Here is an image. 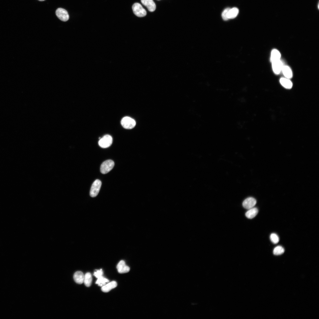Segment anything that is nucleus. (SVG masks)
<instances>
[{
    "mask_svg": "<svg viewBox=\"0 0 319 319\" xmlns=\"http://www.w3.org/2000/svg\"><path fill=\"white\" fill-rule=\"evenodd\" d=\"M141 2L150 12H153L155 10L156 6L153 0H141Z\"/></svg>",
    "mask_w": 319,
    "mask_h": 319,
    "instance_id": "nucleus-10",
    "label": "nucleus"
},
{
    "mask_svg": "<svg viewBox=\"0 0 319 319\" xmlns=\"http://www.w3.org/2000/svg\"><path fill=\"white\" fill-rule=\"evenodd\" d=\"M281 85L287 89H291L293 86V83L289 79L286 78H281L280 80Z\"/></svg>",
    "mask_w": 319,
    "mask_h": 319,
    "instance_id": "nucleus-15",
    "label": "nucleus"
},
{
    "mask_svg": "<svg viewBox=\"0 0 319 319\" xmlns=\"http://www.w3.org/2000/svg\"><path fill=\"white\" fill-rule=\"evenodd\" d=\"M284 248L281 246H278L274 248L273 251V254L275 255H279L284 253Z\"/></svg>",
    "mask_w": 319,
    "mask_h": 319,
    "instance_id": "nucleus-20",
    "label": "nucleus"
},
{
    "mask_svg": "<svg viewBox=\"0 0 319 319\" xmlns=\"http://www.w3.org/2000/svg\"><path fill=\"white\" fill-rule=\"evenodd\" d=\"M103 272L102 269L99 270H96L94 272L93 275L97 278L103 276Z\"/></svg>",
    "mask_w": 319,
    "mask_h": 319,
    "instance_id": "nucleus-23",
    "label": "nucleus"
},
{
    "mask_svg": "<svg viewBox=\"0 0 319 319\" xmlns=\"http://www.w3.org/2000/svg\"><path fill=\"white\" fill-rule=\"evenodd\" d=\"M121 124L122 127L127 129H131L135 126V121L131 118L126 117H124L122 120Z\"/></svg>",
    "mask_w": 319,
    "mask_h": 319,
    "instance_id": "nucleus-4",
    "label": "nucleus"
},
{
    "mask_svg": "<svg viewBox=\"0 0 319 319\" xmlns=\"http://www.w3.org/2000/svg\"><path fill=\"white\" fill-rule=\"evenodd\" d=\"M281 55L280 52L277 50L274 49L271 52L270 60L271 62L280 59Z\"/></svg>",
    "mask_w": 319,
    "mask_h": 319,
    "instance_id": "nucleus-18",
    "label": "nucleus"
},
{
    "mask_svg": "<svg viewBox=\"0 0 319 319\" xmlns=\"http://www.w3.org/2000/svg\"><path fill=\"white\" fill-rule=\"evenodd\" d=\"M256 203L257 201L255 199L252 197H249L243 201L242 205L245 209H250L253 208Z\"/></svg>",
    "mask_w": 319,
    "mask_h": 319,
    "instance_id": "nucleus-7",
    "label": "nucleus"
},
{
    "mask_svg": "<svg viewBox=\"0 0 319 319\" xmlns=\"http://www.w3.org/2000/svg\"><path fill=\"white\" fill-rule=\"evenodd\" d=\"M117 268L118 272L120 274L127 273L130 270V268L126 265L125 262L123 260H121L119 262Z\"/></svg>",
    "mask_w": 319,
    "mask_h": 319,
    "instance_id": "nucleus-9",
    "label": "nucleus"
},
{
    "mask_svg": "<svg viewBox=\"0 0 319 319\" xmlns=\"http://www.w3.org/2000/svg\"><path fill=\"white\" fill-rule=\"evenodd\" d=\"M113 138L112 136L109 135H105L100 139L98 144L101 148H106L111 146Z\"/></svg>",
    "mask_w": 319,
    "mask_h": 319,
    "instance_id": "nucleus-2",
    "label": "nucleus"
},
{
    "mask_svg": "<svg viewBox=\"0 0 319 319\" xmlns=\"http://www.w3.org/2000/svg\"><path fill=\"white\" fill-rule=\"evenodd\" d=\"M272 62L273 71L276 75L279 74L282 71L283 64L280 59L274 61Z\"/></svg>",
    "mask_w": 319,
    "mask_h": 319,
    "instance_id": "nucleus-8",
    "label": "nucleus"
},
{
    "mask_svg": "<svg viewBox=\"0 0 319 319\" xmlns=\"http://www.w3.org/2000/svg\"><path fill=\"white\" fill-rule=\"evenodd\" d=\"M92 278L91 274L90 272L87 273L84 275V282L85 285L87 287H90L92 284Z\"/></svg>",
    "mask_w": 319,
    "mask_h": 319,
    "instance_id": "nucleus-17",
    "label": "nucleus"
},
{
    "mask_svg": "<svg viewBox=\"0 0 319 319\" xmlns=\"http://www.w3.org/2000/svg\"><path fill=\"white\" fill-rule=\"evenodd\" d=\"M109 280L102 276L98 278L96 282V284L98 286L102 287L106 284V283L108 282Z\"/></svg>",
    "mask_w": 319,
    "mask_h": 319,
    "instance_id": "nucleus-19",
    "label": "nucleus"
},
{
    "mask_svg": "<svg viewBox=\"0 0 319 319\" xmlns=\"http://www.w3.org/2000/svg\"><path fill=\"white\" fill-rule=\"evenodd\" d=\"M56 14L58 18L63 21L65 22L69 19V16L68 12L64 9L61 8L57 9Z\"/></svg>",
    "mask_w": 319,
    "mask_h": 319,
    "instance_id": "nucleus-6",
    "label": "nucleus"
},
{
    "mask_svg": "<svg viewBox=\"0 0 319 319\" xmlns=\"http://www.w3.org/2000/svg\"><path fill=\"white\" fill-rule=\"evenodd\" d=\"M102 185L101 181L98 180H95L93 184L91 189L90 195L91 197H94L98 195Z\"/></svg>",
    "mask_w": 319,
    "mask_h": 319,
    "instance_id": "nucleus-5",
    "label": "nucleus"
},
{
    "mask_svg": "<svg viewBox=\"0 0 319 319\" xmlns=\"http://www.w3.org/2000/svg\"><path fill=\"white\" fill-rule=\"evenodd\" d=\"M132 9L134 14L138 17H144L146 15V11L139 3L134 4L132 6Z\"/></svg>",
    "mask_w": 319,
    "mask_h": 319,
    "instance_id": "nucleus-3",
    "label": "nucleus"
},
{
    "mask_svg": "<svg viewBox=\"0 0 319 319\" xmlns=\"http://www.w3.org/2000/svg\"><path fill=\"white\" fill-rule=\"evenodd\" d=\"M271 241L274 244L278 243L279 241V238L277 234L275 233H272L270 236Z\"/></svg>",
    "mask_w": 319,
    "mask_h": 319,
    "instance_id": "nucleus-21",
    "label": "nucleus"
},
{
    "mask_svg": "<svg viewBox=\"0 0 319 319\" xmlns=\"http://www.w3.org/2000/svg\"><path fill=\"white\" fill-rule=\"evenodd\" d=\"M38 1H45V0H38Z\"/></svg>",
    "mask_w": 319,
    "mask_h": 319,
    "instance_id": "nucleus-24",
    "label": "nucleus"
},
{
    "mask_svg": "<svg viewBox=\"0 0 319 319\" xmlns=\"http://www.w3.org/2000/svg\"><path fill=\"white\" fill-rule=\"evenodd\" d=\"M75 282L78 284H81L84 282V275L83 273L80 271L76 272L74 276Z\"/></svg>",
    "mask_w": 319,
    "mask_h": 319,
    "instance_id": "nucleus-12",
    "label": "nucleus"
},
{
    "mask_svg": "<svg viewBox=\"0 0 319 319\" xmlns=\"http://www.w3.org/2000/svg\"><path fill=\"white\" fill-rule=\"evenodd\" d=\"M258 212V209L257 208L253 207L248 211L246 212L245 215L247 218L252 219L256 216Z\"/></svg>",
    "mask_w": 319,
    "mask_h": 319,
    "instance_id": "nucleus-14",
    "label": "nucleus"
},
{
    "mask_svg": "<svg viewBox=\"0 0 319 319\" xmlns=\"http://www.w3.org/2000/svg\"><path fill=\"white\" fill-rule=\"evenodd\" d=\"M238 13L239 10L237 8H230L228 12L227 17L228 19L234 18L237 17Z\"/></svg>",
    "mask_w": 319,
    "mask_h": 319,
    "instance_id": "nucleus-16",
    "label": "nucleus"
},
{
    "mask_svg": "<svg viewBox=\"0 0 319 319\" xmlns=\"http://www.w3.org/2000/svg\"><path fill=\"white\" fill-rule=\"evenodd\" d=\"M117 285L116 282L112 281L102 286V291L104 293L108 292L112 289L116 287Z\"/></svg>",
    "mask_w": 319,
    "mask_h": 319,
    "instance_id": "nucleus-11",
    "label": "nucleus"
},
{
    "mask_svg": "<svg viewBox=\"0 0 319 319\" xmlns=\"http://www.w3.org/2000/svg\"><path fill=\"white\" fill-rule=\"evenodd\" d=\"M230 9L229 8H227L223 11L222 14V16L224 20L227 21L228 20L227 17V14L228 12Z\"/></svg>",
    "mask_w": 319,
    "mask_h": 319,
    "instance_id": "nucleus-22",
    "label": "nucleus"
},
{
    "mask_svg": "<svg viewBox=\"0 0 319 319\" xmlns=\"http://www.w3.org/2000/svg\"><path fill=\"white\" fill-rule=\"evenodd\" d=\"M282 71L286 78L289 79L292 78L293 74L292 70L289 66H283Z\"/></svg>",
    "mask_w": 319,
    "mask_h": 319,
    "instance_id": "nucleus-13",
    "label": "nucleus"
},
{
    "mask_svg": "<svg viewBox=\"0 0 319 319\" xmlns=\"http://www.w3.org/2000/svg\"><path fill=\"white\" fill-rule=\"evenodd\" d=\"M115 166V163L111 160H106L104 161L101 164L100 168V171L103 174H105L110 172L113 168Z\"/></svg>",
    "mask_w": 319,
    "mask_h": 319,
    "instance_id": "nucleus-1",
    "label": "nucleus"
},
{
    "mask_svg": "<svg viewBox=\"0 0 319 319\" xmlns=\"http://www.w3.org/2000/svg\"><path fill=\"white\" fill-rule=\"evenodd\" d=\"M158 1H159V0H158Z\"/></svg>",
    "mask_w": 319,
    "mask_h": 319,
    "instance_id": "nucleus-25",
    "label": "nucleus"
}]
</instances>
